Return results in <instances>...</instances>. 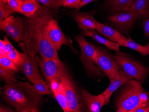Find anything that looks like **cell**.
<instances>
[{
	"instance_id": "obj_1",
	"label": "cell",
	"mask_w": 149,
	"mask_h": 112,
	"mask_svg": "<svg viewBox=\"0 0 149 112\" xmlns=\"http://www.w3.org/2000/svg\"><path fill=\"white\" fill-rule=\"evenodd\" d=\"M2 93L5 101L16 112H40L43 97L28 83H6L2 87Z\"/></svg>"
},
{
	"instance_id": "obj_2",
	"label": "cell",
	"mask_w": 149,
	"mask_h": 112,
	"mask_svg": "<svg viewBox=\"0 0 149 112\" xmlns=\"http://www.w3.org/2000/svg\"><path fill=\"white\" fill-rule=\"evenodd\" d=\"M144 91L143 83L130 80L121 86L115 99L117 112H133L139 105V95Z\"/></svg>"
},
{
	"instance_id": "obj_3",
	"label": "cell",
	"mask_w": 149,
	"mask_h": 112,
	"mask_svg": "<svg viewBox=\"0 0 149 112\" xmlns=\"http://www.w3.org/2000/svg\"><path fill=\"white\" fill-rule=\"evenodd\" d=\"M81 51V63L88 76L95 77H104L106 75L99 67L96 47L87 41L84 34L74 37Z\"/></svg>"
},
{
	"instance_id": "obj_4",
	"label": "cell",
	"mask_w": 149,
	"mask_h": 112,
	"mask_svg": "<svg viewBox=\"0 0 149 112\" xmlns=\"http://www.w3.org/2000/svg\"><path fill=\"white\" fill-rule=\"evenodd\" d=\"M58 73L67 97L70 112H81L84 110L80 93L66 66L62 62Z\"/></svg>"
},
{
	"instance_id": "obj_5",
	"label": "cell",
	"mask_w": 149,
	"mask_h": 112,
	"mask_svg": "<svg viewBox=\"0 0 149 112\" xmlns=\"http://www.w3.org/2000/svg\"><path fill=\"white\" fill-rule=\"evenodd\" d=\"M113 56L120 70L132 80L142 83L145 81L149 74V68L120 50L116 52Z\"/></svg>"
},
{
	"instance_id": "obj_6",
	"label": "cell",
	"mask_w": 149,
	"mask_h": 112,
	"mask_svg": "<svg viewBox=\"0 0 149 112\" xmlns=\"http://www.w3.org/2000/svg\"><path fill=\"white\" fill-rule=\"evenodd\" d=\"M44 32L47 38L57 51H60L62 46L66 45L74 52L78 54V52L73 47L72 42L64 35L56 19L52 18L48 21L45 26Z\"/></svg>"
},
{
	"instance_id": "obj_7",
	"label": "cell",
	"mask_w": 149,
	"mask_h": 112,
	"mask_svg": "<svg viewBox=\"0 0 149 112\" xmlns=\"http://www.w3.org/2000/svg\"><path fill=\"white\" fill-rule=\"evenodd\" d=\"M0 29L16 42L23 41L24 21L19 17L11 15L0 21Z\"/></svg>"
},
{
	"instance_id": "obj_8",
	"label": "cell",
	"mask_w": 149,
	"mask_h": 112,
	"mask_svg": "<svg viewBox=\"0 0 149 112\" xmlns=\"http://www.w3.org/2000/svg\"><path fill=\"white\" fill-rule=\"evenodd\" d=\"M96 49L99 67L109 80H111L119 72L120 68L113 56L109 52L98 47H96Z\"/></svg>"
},
{
	"instance_id": "obj_9",
	"label": "cell",
	"mask_w": 149,
	"mask_h": 112,
	"mask_svg": "<svg viewBox=\"0 0 149 112\" xmlns=\"http://www.w3.org/2000/svg\"><path fill=\"white\" fill-rule=\"evenodd\" d=\"M108 19L115 27L122 31L127 32L139 18L134 13L128 10L113 13L108 17Z\"/></svg>"
},
{
	"instance_id": "obj_10",
	"label": "cell",
	"mask_w": 149,
	"mask_h": 112,
	"mask_svg": "<svg viewBox=\"0 0 149 112\" xmlns=\"http://www.w3.org/2000/svg\"><path fill=\"white\" fill-rule=\"evenodd\" d=\"M36 59L49 86L52 82L58 77V68L62 61L55 59L47 60L37 54Z\"/></svg>"
},
{
	"instance_id": "obj_11",
	"label": "cell",
	"mask_w": 149,
	"mask_h": 112,
	"mask_svg": "<svg viewBox=\"0 0 149 112\" xmlns=\"http://www.w3.org/2000/svg\"><path fill=\"white\" fill-rule=\"evenodd\" d=\"M18 45L25 54L23 71L26 77L33 83L36 78L42 75L38 69V64L36 59L37 54L30 52L23 42H20Z\"/></svg>"
},
{
	"instance_id": "obj_12",
	"label": "cell",
	"mask_w": 149,
	"mask_h": 112,
	"mask_svg": "<svg viewBox=\"0 0 149 112\" xmlns=\"http://www.w3.org/2000/svg\"><path fill=\"white\" fill-rule=\"evenodd\" d=\"M80 93L85 111L100 112L101 108L105 105V98L103 93L93 95L84 89L80 90Z\"/></svg>"
},
{
	"instance_id": "obj_13",
	"label": "cell",
	"mask_w": 149,
	"mask_h": 112,
	"mask_svg": "<svg viewBox=\"0 0 149 112\" xmlns=\"http://www.w3.org/2000/svg\"><path fill=\"white\" fill-rule=\"evenodd\" d=\"M49 87L53 95L62 109L63 112H70L67 97L65 95L62 83L60 81L59 73L58 77L52 82L49 85Z\"/></svg>"
},
{
	"instance_id": "obj_14",
	"label": "cell",
	"mask_w": 149,
	"mask_h": 112,
	"mask_svg": "<svg viewBox=\"0 0 149 112\" xmlns=\"http://www.w3.org/2000/svg\"><path fill=\"white\" fill-rule=\"evenodd\" d=\"M94 15L92 12L77 11L74 13L72 17L79 28L85 31L91 29L96 30L97 20L95 19Z\"/></svg>"
},
{
	"instance_id": "obj_15",
	"label": "cell",
	"mask_w": 149,
	"mask_h": 112,
	"mask_svg": "<svg viewBox=\"0 0 149 112\" xmlns=\"http://www.w3.org/2000/svg\"><path fill=\"white\" fill-rule=\"evenodd\" d=\"M131 80V78L125 74L121 70L110 80L109 86L103 93L105 98V105L109 103L110 98L115 91L125 82Z\"/></svg>"
},
{
	"instance_id": "obj_16",
	"label": "cell",
	"mask_w": 149,
	"mask_h": 112,
	"mask_svg": "<svg viewBox=\"0 0 149 112\" xmlns=\"http://www.w3.org/2000/svg\"><path fill=\"white\" fill-rule=\"evenodd\" d=\"M96 31L104 37L109 40L117 42L120 44L126 39V38L120 34L117 30H115L109 26L102 24L99 22H96Z\"/></svg>"
},
{
	"instance_id": "obj_17",
	"label": "cell",
	"mask_w": 149,
	"mask_h": 112,
	"mask_svg": "<svg viewBox=\"0 0 149 112\" xmlns=\"http://www.w3.org/2000/svg\"><path fill=\"white\" fill-rule=\"evenodd\" d=\"M83 34L86 36L90 37L99 43L104 45L109 50H113L116 52L119 51L120 45L118 43L111 41L103 36H100L98 34L96 30L91 29L84 31Z\"/></svg>"
},
{
	"instance_id": "obj_18",
	"label": "cell",
	"mask_w": 149,
	"mask_h": 112,
	"mask_svg": "<svg viewBox=\"0 0 149 112\" xmlns=\"http://www.w3.org/2000/svg\"><path fill=\"white\" fill-rule=\"evenodd\" d=\"M129 10L134 13L138 18L149 13V0H134Z\"/></svg>"
},
{
	"instance_id": "obj_19",
	"label": "cell",
	"mask_w": 149,
	"mask_h": 112,
	"mask_svg": "<svg viewBox=\"0 0 149 112\" xmlns=\"http://www.w3.org/2000/svg\"><path fill=\"white\" fill-rule=\"evenodd\" d=\"M120 45L136 51L143 56L149 55V46L148 44L146 46L140 45L133 41L130 38H126Z\"/></svg>"
},
{
	"instance_id": "obj_20",
	"label": "cell",
	"mask_w": 149,
	"mask_h": 112,
	"mask_svg": "<svg viewBox=\"0 0 149 112\" xmlns=\"http://www.w3.org/2000/svg\"><path fill=\"white\" fill-rule=\"evenodd\" d=\"M41 6L36 0H24L20 13L26 17H31L40 9Z\"/></svg>"
},
{
	"instance_id": "obj_21",
	"label": "cell",
	"mask_w": 149,
	"mask_h": 112,
	"mask_svg": "<svg viewBox=\"0 0 149 112\" xmlns=\"http://www.w3.org/2000/svg\"><path fill=\"white\" fill-rule=\"evenodd\" d=\"M134 0H112L108 6L109 10L113 13L128 10Z\"/></svg>"
},
{
	"instance_id": "obj_22",
	"label": "cell",
	"mask_w": 149,
	"mask_h": 112,
	"mask_svg": "<svg viewBox=\"0 0 149 112\" xmlns=\"http://www.w3.org/2000/svg\"><path fill=\"white\" fill-rule=\"evenodd\" d=\"M0 67L7 72L15 74L20 72L22 69L7 56L0 57Z\"/></svg>"
},
{
	"instance_id": "obj_23",
	"label": "cell",
	"mask_w": 149,
	"mask_h": 112,
	"mask_svg": "<svg viewBox=\"0 0 149 112\" xmlns=\"http://www.w3.org/2000/svg\"><path fill=\"white\" fill-rule=\"evenodd\" d=\"M33 86L39 95H48L51 93L50 88L47 81H45L42 75L38 77L33 81Z\"/></svg>"
},
{
	"instance_id": "obj_24",
	"label": "cell",
	"mask_w": 149,
	"mask_h": 112,
	"mask_svg": "<svg viewBox=\"0 0 149 112\" xmlns=\"http://www.w3.org/2000/svg\"><path fill=\"white\" fill-rule=\"evenodd\" d=\"M6 56L13 62L22 68L25 58V54L23 52H20L15 48L8 53Z\"/></svg>"
},
{
	"instance_id": "obj_25",
	"label": "cell",
	"mask_w": 149,
	"mask_h": 112,
	"mask_svg": "<svg viewBox=\"0 0 149 112\" xmlns=\"http://www.w3.org/2000/svg\"><path fill=\"white\" fill-rule=\"evenodd\" d=\"M15 11L13 10L8 3L0 1V21L5 20L13 15Z\"/></svg>"
},
{
	"instance_id": "obj_26",
	"label": "cell",
	"mask_w": 149,
	"mask_h": 112,
	"mask_svg": "<svg viewBox=\"0 0 149 112\" xmlns=\"http://www.w3.org/2000/svg\"><path fill=\"white\" fill-rule=\"evenodd\" d=\"M0 80L5 81L6 83L17 82V79L15 74L9 72L0 67Z\"/></svg>"
},
{
	"instance_id": "obj_27",
	"label": "cell",
	"mask_w": 149,
	"mask_h": 112,
	"mask_svg": "<svg viewBox=\"0 0 149 112\" xmlns=\"http://www.w3.org/2000/svg\"><path fill=\"white\" fill-rule=\"evenodd\" d=\"M38 2L43 6L51 8L53 10H57L61 6V0H36Z\"/></svg>"
},
{
	"instance_id": "obj_28",
	"label": "cell",
	"mask_w": 149,
	"mask_h": 112,
	"mask_svg": "<svg viewBox=\"0 0 149 112\" xmlns=\"http://www.w3.org/2000/svg\"><path fill=\"white\" fill-rule=\"evenodd\" d=\"M24 0H8V3L15 12L20 13Z\"/></svg>"
},
{
	"instance_id": "obj_29",
	"label": "cell",
	"mask_w": 149,
	"mask_h": 112,
	"mask_svg": "<svg viewBox=\"0 0 149 112\" xmlns=\"http://www.w3.org/2000/svg\"><path fill=\"white\" fill-rule=\"evenodd\" d=\"M149 102V93L143 91L139 95V105L146 107Z\"/></svg>"
},
{
	"instance_id": "obj_30",
	"label": "cell",
	"mask_w": 149,
	"mask_h": 112,
	"mask_svg": "<svg viewBox=\"0 0 149 112\" xmlns=\"http://www.w3.org/2000/svg\"><path fill=\"white\" fill-rule=\"evenodd\" d=\"M79 1L80 0H61V6L66 8L76 9V6Z\"/></svg>"
},
{
	"instance_id": "obj_31",
	"label": "cell",
	"mask_w": 149,
	"mask_h": 112,
	"mask_svg": "<svg viewBox=\"0 0 149 112\" xmlns=\"http://www.w3.org/2000/svg\"><path fill=\"white\" fill-rule=\"evenodd\" d=\"M3 41H4V47H3V50L2 51H0V53L4 51L7 54L8 53L13 50L15 48L10 42L6 36H4Z\"/></svg>"
},
{
	"instance_id": "obj_32",
	"label": "cell",
	"mask_w": 149,
	"mask_h": 112,
	"mask_svg": "<svg viewBox=\"0 0 149 112\" xmlns=\"http://www.w3.org/2000/svg\"><path fill=\"white\" fill-rule=\"evenodd\" d=\"M143 26L146 36L149 38V13L144 17Z\"/></svg>"
},
{
	"instance_id": "obj_33",
	"label": "cell",
	"mask_w": 149,
	"mask_h": 112,
	"mask_svg": "<svg viewBox=\"0 0 149 112\" xmlns=\"http://www.w3.org/2000/svg\"><path fill=\"white\" fill-rule=\"evenodd\" d=\"M97 0H80L78 4L76 7V10L78 11L81 8H82L85 5L89 4L93 1H97Z\"/></svg>"
},
{
	"instance_id": "obj_34",
	"label": "cell",
	"mask_w": 149,
	"mask_h": 112,
	"mask_svg": "<svg viewBox=\"0 0 149 112\" xmlns=\"http://www.w3.org/2000/svg\"><path fill=\"white\" fill-rule=\"evenodd\" d=\"M15 110L6 104H0V112H15Z\"/></svg>"
},
{
	"instance_id": "obj_35",
	"label": "cell",
	"mask_w": 149,
	"mask_h": 112,
	"mask_svg": "<svg viewBox=\"0 0 149 112\" xmlns=\"http://www.w3.org/2000/svg\"><path fill=\"white\" fill-rule=\"evenodd\" d=\"M4 47V41L1 39L0 40V51H2Z\"/></svg>"
},
{
	"instance_id": "obj_36",
	"label": "cell",
	"mask_w": 149,
	"mask_h": 112,
	"mask_svg": "<svg viewBox=\"0 0 149 112\" xmlns=\"http://www.w3.org/2000/svg\"><path fill=\"white\" fill-rule=\"evenodd\" d=\"M146 107V110H147V112H149V102L148 103V104Z\"/></svg>"
},
{
	"instance_id": "obj_37",
	"label": "cell",
	"mask_w": 149,
	"mask_h": 112,
	"mask_svg": "<svg viewBox=\"0 0 149 112\" xmlns=\"http://www.w3.org/2000/svg\"><path fill=\"white\" fill-rule=\"evenodd\" d=\"M0 1H1V2H4V3H8V0H0Z\"/></svg>"
},
{
	"instance_id": "obj_38",
	"label": "cell",
	"mask_w": 149,
	"mask_h": 112,
	"mask_svg": "<svg viewBox=\"0 0 149 112\" xmlns=\"http://www.w3.org/2000/svg\"><path fill=\"white\" fill-rule=\"evenodd\" d=\"M112 1V0H106V4L108 5H109L111 2Z\"/></svg>"
},
{
	"instance_id": "obj_39",
	"label": "cell",
	"mask_w": 149,
	"mask_h": 112,
	"mask_svg": "<svg viewBox=\"0 0 149 112\" xmlns=\"http://www.w3.org/2000/svg\"><path fill=\"white\" fill-rule=\"evenodd\" d=\"M148 45H149V43H148Z\"/></svg>"
}]
</instances>
